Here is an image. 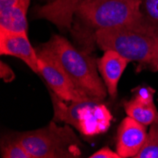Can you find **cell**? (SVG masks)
Here are the masks:
<instances>
[{
	"label": "cell",
	"instance_id": "cell-1",
	"mask_svg": "<svg viewBox=\"0 0 158 158\" xmlns=\"http://www.w3.org/2000/svg\"><path fill=\"white\" fill-rule=\"evenodd\" d=\"M100 49L114 50L130 62L148 64L158 59V31L151 26H125L95 31Z\"/></svg>",
	"mask_w": 158,
	"mask_h": 158
},
{
	"label": "cell",
	"instance_id": "cell-2",
	"mask_svg": "<svg viewBox=\"0 0 158 158\" xmlns=\"http://www.w3.org/2000/svg\"><path fill=\"white\" fill-rule=\"evenodd\" d=\"M56 57L76 87L87 98L103 102L107 88L99 77L97 61L77 49L64 37L54 35L44 45Z\"/></svg>",
	"mask_w": 158,
	"mask_h": 158
},
{
	"label": "cell",
	"instance_id": "cell-3",
	"mask_svg": "<svg viewBox=\"0 0 158 158\" xmlns=\"http://www.w3.org/2000/svg\"><path fill=\"white\" fill-rule=\"evenodd\" d=\"M75 13L95 31L125 26H150L141 11V0H81Z\"/></svg>",
	"mask_w": 158,
	"mask_h": 158
},
{
	"label": "cell",
	"instance_id": "cell-4",
	"mask_svg": "<svg viewBox=\"0 0 158 158\" xmlns=\"http://www.w3.org/2000/svg\"><path fill=\"white\" fill-rule=\"evenodd\" d=\"M51 100L53 120L70 125L86 137L104 134L111 126L113 116L102 102L89 98L65 102L54 93L51 94Z\"/></svg>",
	"mask_w": 158,
	"mask_h": 158
},
{
	"label": "cell",
	"instance_id": "cell-5",
	"mask_svg": "<svg viewBox=\"0 0 158 158\" xmlns=\"http://www.w3.org/2000/svg\"><path fill=\"white\" fill-rule=\"evenodd\" d=\"M32 158H73L81 155L79 139L71 126H58L51 121L47 127L14 136Z\"/></svg>",
	"mask_w": 158,
	"mask_h": 158
},
{
	"label": "cell",
	"instance_id": "cell-6",
	"mask_svg": "<svg viewBox=\"0 0 158 158\" xmlns=\"http://www.w3.org/2000/svg\"><path fill=\"white\" fill-rule=\"evenodd\" d=\"M37 54L40 74L54 94L65 102L89 99L76 87L62 64L47 47L43 45L37 49Z\"/></svg>",
	"mask_w": 158,
	"mask_h": 158
},
{
	"label": "cell",
	"instance_id": "cell-7",
	"mask_svg": "<svg viewBox=\"0 0 158 158\" xmlns=\"http://www.w3.org/2000/svg\"><path fill=\"white\" fill-rule=\"evenodd\" d=\"M0 54L22 60L34 73L40 74L37 50L32 48L27 32L0 31Z\"/></svg>",
	"mask_w": 158,
	"mask_h": 158
},
{
	"label": "cell",
	"instance_id": "cell-8",
	"mask_svg": "<svg viewBox=\"0 0 158 158\" xmlns=\"http://www.w3.org/2000/svg\"><path fill=\"white\" fill-rule=\"evenodd\" d=\"M147 135L144 124L127 116L118 129L116 149L120 158H135L144 145Z\"/></svg>",
	"mask_w": 158,
	"mask_h": 158
},
{
	"label": "cell",
	"instance_id": "cell-9",
	"mask_svg": "<svg viewBox=\"0 0 158 158\" xmlns=\"http://www.w3.org/2000/svg\"><path fill=\"white\" fill-rule=\"evenodd\" d=\"M129 63L130 61L114 50H105L103 55L97 60L99 75L112 98L117 97L118 82Z\"/></svg>",
	"mask_w": 158,
	"mask_h": 158
},
{
	"label": "cell",
	"instance_id": "cell-10",
	"mask_svg": "<svg viewBox=\"0 0 158 158\" xmlns=\"http://www.w3.org/2000/svg\"><path fill=\"white\" fill-rule=\"evenodd\" d=\"M154 91L151 87L140 88L135 96L124 102L127 116L149 126L158 118V111L153 100Z\"/></svg>",
	"mask_w": 158,
	"mask_h": 158
},
{
	"label": "cell",
	"instance_id": "cell-11",
	"mask_svg": "<svg viewBox=\"0 0 158 158\" xmlns=\"http://www.w3.org/2000/svg\"><path fill=\"white\" fill-rule=\"evenodd\" d=\"M31 0H20L13 7L0 11V31L8 32H27V12Z\"/></svg>",
	"mask_w": 158,
	"mask_h": 158
},
{
	"label": "cell",
	"instance_id": "cell-12",
	"mask_svg": "<svg viewBox=\"0 0 158 158\" xmlns=\"http://www.w3.org/2000/svg\"><path fill=\"white\" fill-rule=\"evenodd\" d=\"M81 0H53L48 6L41 8L39 17H46L57 25H68L72 21V15Z\"/></svg>",
	"mask_w": 158,
	"mask_h": 158
},
{
	"label": "cell",
	"instance_id": "cell-13",
	"mask_svg": "<svg viewBox=\"0 0 158 158\" xmlns=\"http://www.w3.org/2000/svg\"><path fill=\"white\" fill-rule=\"evenodd\" d=\"M135 158H158V118L151 124L146 141Z\"/></svg>",
	"mask_w": 158,
	"mask_h": 158
},
{
	"label": "cell",
	"instance_id": "cell-14",
	"mask_svg": "<svg viewBox=\"0 0 158 158\" xmlns=\"http://www.w3.org/2000/svg\"><path fill=\"white\" fill-rule=\"evenodd\" d=\"M1 155L3 158H32L21 143L12 137L2 147Z\"/></svg>",
	"mask_w": 158,
	"mask_h": 158
},
{
	"label": "cell",
	"instance_id": "cell-15",
	"mask_svg": "<svg viewBox=\"0 0 158 158\" xmlns=\"http://www.w3.org/2000/svg\"><path fill=\"white\" fill-rule=\"evenodd\" d=\"M90 158H120L119 154L112 151L109 147H103L89 156Z\"/></svg>",
	"mask_w": 158,
	"mask_h": 158
},
{
	"label": "cell",
	"instance_id": "cell-16",
	"mask_svg": "<svg viewBox=\"0 0 158 158\" xmlns=\"http://www.w3.org/2000/svg\"><path fill=\"white\" fill-rule=\"evenodd\" d=\"M1 78L4 79L5 81H11L14 79L13 71L3 62H1Z\"/></svg>",
	"mask_w": 158,
	"mask_h": 158
},
{
	"label": "cell",
	"instance_id": "cell-17",
	"mask_svg": "<svg viewBox=\"0 0 158 158\" xmlns=\"http://www.w3.org/2000/svg\"><path fill=\"white\" fill-rule=\"evenodd\" d=\"M20 0H0V11L6 10L14 5H16Z\"/></svg>",
	"mask_w": 158,
	"mask_h": 158
},
{
	"label": "cell",
	"instance_id": "cell-18",
	"mask_svg": "<svg viewBox=\"0 0 158 158\" xmlns=\"http://www.w3.org/2000/svg\"><path fill=\"white\" fill-rule=\"evenodd\" d=\"M152 67V69H153V70H155V71H158V59H157V61L154 63V64H153Z\"/></svg>",
	"mask_w": 158,
	"mask_h": 158
}]
</instances>
